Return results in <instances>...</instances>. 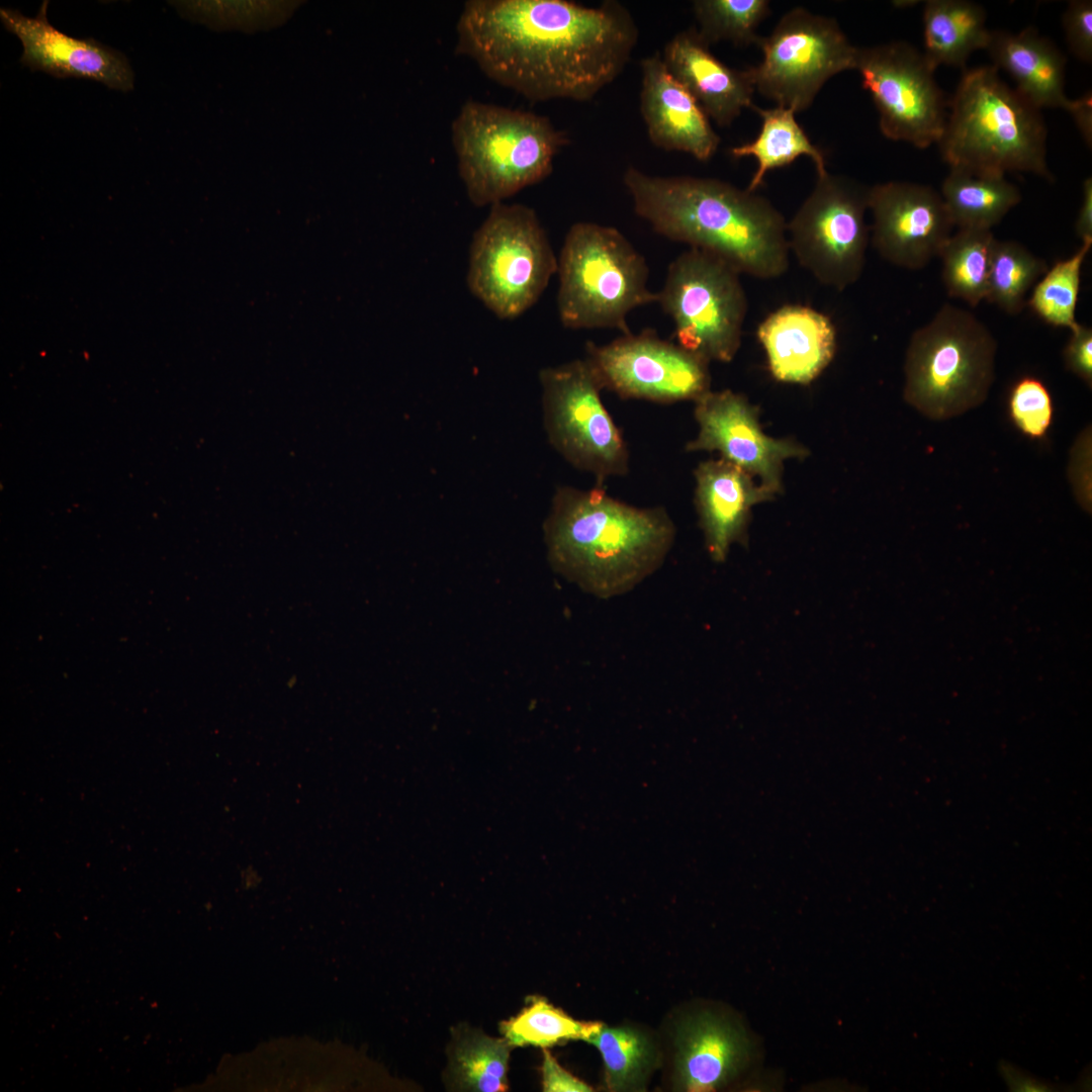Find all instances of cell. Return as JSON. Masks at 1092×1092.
I'll list each match as a JSON object with an SVG mask.
<instances>
[{
	"label": "cell",
	"mask_w": 1092,
	"mask_h": 1092,
	"mask_svg": "<svg viewBox=\"0 0 1092 1092\" xmlns=\"http://www.w3.org/2000/svg\"><path fill=\"white\" fill-rule=\"evenodd\" d=\"M854 70L872 96L887 139L919 149L938 143L947 103L921 52L902 40L857 47Z\"/></svg>",
	"instance_id": "4fadbf2b"
},
{
	"label": "cell",
	"mask_w": 1092,
	"mask_h": 1092,
	"mask_svg": "<svg viewBox=\"0 0 1092 1092\" xmlns=\"http://www.w3.org/2000/svg\"><path fill=\"white\" fill-rule=\"evenodd\" d=\"M543 1090L546 1092H588L593 1088L564 1070L548 1051L542 1064Z\"/></svg>",
	"instance_id": "74e56055"
},
{
	"label": "cell",
	"mask_w": 1092,
	"mask_h": 1092,
	"mask_svg": "<svg viewBox=\"0 0 1092 1092\" xmlns=\"http://www.w3.org/2000/svg\"><path fill=\"white\" fill-rule=\"evenodd\" d=\"M868 194L869 187L826 172L787 223L790 251L823 285L843 290L863 271Z\"/></svg>",
	"instance_id": "7c38bea8"
},
{
	"label": "cell",
	"mask_w": 1092,
	"mask_h": 1092,
	"mask_svg": "<svg viewBox=\"0 0 1092 1092\" xmlns=\"http://www.w3.org/2000/svg\"><path fill=\"white\" fill-rule=\"evenodd\" d=\"M556 273L558 315L568 329H616L629 334V312L657 303V292L647 285L643 256L612 226L587 221L572 224Z\"/></svg>",
	"instance_id": "52a82bcc"
},
{
	"label": "cell",
	"mask_w": 1092,
	"mask_h": 1092,
	"mask_svg": "<svg viewBox=\"0 0 1092 1092\" xmlns=\"http://www.w3.org/2000/svg\"><path fill=\"white\" fill-rule=\"evenodd\" d=\"M1075 232L1083 242L1092 241V178L1087 177L1082 184V202L1075 221Z\"/></svg>",
	"instance_id": "ab89813d"
},
{
	"label": "cell",
	"mask_w": 1092,
	"mask_h": 1092,
	"mask_svg": "<svg viewBox=\"0 0 1092 1092\" xmlns=\"http://www.w3.org/2000/svg\"><path fill=\"white\" fill-rule=\"evenodd\" d=\"M556 272L557 258L534 209L491 205L470 245L471 293L499 318H515L537 302Z\"/></svg>",
	"instance_id": "ba28073f"
},
{
	"label": "cell",
	"mask_w": 1092,
	"mask_h": 1092,
	"mask_svg": "<svg viewBox=\"0 0 1092 1092\" xmlns=\"http://www.w3.org/2000/svg\"><path fill=\"white\" fill-rule=\"evenodd\" d=\"M1048 270L1041 258L1014 241L995 240L991 255L986 300L1008 314H1018L1026 295Z\"/></svg>",
	"instance_id": "83f0119b"
},
{
	"label": "cell",
	"mask_w": 1092,
	"mask_h": 1092,
	"mask_svg": "<svg viewBox=\"0 0 1092 1092\" xmlns=\"http://www.w3.org/2000/svg\"><path fill=\"white\" fill-rule=\"evenodd\" d=\"M584 359L603 389L622 398L673 403L695 401L711 390L710 361L650 329L605 345L587 342Z\"/></svg>",
	"instance_id": "5bb4252c"
},
{
	"label": "cell",
	"mask_w": 1092,
	"mask_h": 1092,
	"mask_svg": "<svg viewBox=\"0 0 1092 1092\" xmlns=\"http://www.w3.org/2000/svg\"><path fill=\"white\" fill-rule=\"evenodd\" d=\"M601 1022L578 1021L543 998H533L517 1016L503 1022L502 1032L511 1046L550 1048L560 1041H589Z\"/></svg>",
	"instance_id": "f546056e"
},
{
	"label": "cell",
	"mask_w": 1092,
	"mask_h": 1092,
	"mask_svg": "<svg viewBox=\"0 0 1092 1092\" xmlns=\"http://www.w3.org/2000/svg\"><path fill=\"white\" fill-rule=\"evenodd\" d=\"M1063 28L1070 52L1086 64L1092 62V1L1073 0L1063 13Z\"/></svg>",
	"instance_id": "e575fe53"
},
{
	"label": "cell",
	"mask_w": 1092,
	"mask_h": 1092,
	"mask_svg": "<svg viewBox=\"0 0 1092 1092\" xmlns=\"http://www.w3.org/2000/svg\"><path fill=\"white\" fill-rule=\"evenodd\" d=\"M543 423L551 446L596 486L629 471V450L601 397L603 387L585 359L539 372Z\"/></svg>",
	"instance_id": "30bf717a"
},
{
	"label": "cell",
	"mask_w": 1092,
	"mask_h": 1092,
	"mask_svg": "<svg viewBox=\"0 0 1092 1092\" xmlns=\"http://www.w3.org/2000/svg\"><path fill=\"white\" fill-rule=\"evenodd\" d=\"M510 1044L505 1039L472 1033L461 1039L453 1054L452 1075L458 1087L479 1092L508 1090Z\"/></svg>",
	"instance_id": "1f68e13d"
},
{
	"label": "cell",
	"mask_w": 1092,
	"mask_h": 1092,
	"mask_svg": "<svg viewBox=\"0 0 1092 1092\" xmlns=\"http://www.w3.org/2000/svg\"><path fill=\"white\" fill-rule=\"evenodd\" d=\"M623 182L634 210L659 235L712 254L740 274L787 272V222L765 197L715 178L652 176L634 166Z\"/></svg>",
	"instance_id": "7a4b0ae2"
},
{
	"label": "cell",
	"mask_w": 1092,
	"mask_h": 1092,
	"mask_svg": "<svg viewBox=\"0 0 1092 1092\" xmlns=\"http://www.w3.org/2000/svg\"><path fill=\"white\" fill-rule=\"evenodd\" d=\"M1066 369L1092 386V329L1079 324L1063 351Z\"/></svg>",
	"instance_id": "8d00e7d4"
},
{
	"label": "cell",
	"mask_w": 1092,
	"mask_h": 1092,
	"mask_svg": "<svg viewBox=\"0 0 1092 1092\" xmlns=\"http://www.w3.org/2000/svg\"><path fill=\"white\" fill-rule=\"evenodd\" d=\"M953 226L991 230L1021 201L1005 176L950 169L939 192Z\"/></svg>",
	"instance_id": "484cf974"
},
{
	"label": "cell",
	"mask_w": 1092,
	"mask_h": 1092,
	"mask_svg": "<svg viewBox=\"0 0 1092 1092\" xmlns=\"http://www.w3.org/2000/svg\"><path fill=\"white\" fill-rule=\"evenodd\" d=\"M641 70L640 111L651 143L710 160L721 139L697 100L668 72L659 53L644 58Z\"/></svg>",
	"instance_id": "ac0fdd59"
},
{
	"label": "cell",
	"mask_w": 1092,
	"mask_h": 1092,
	"mask_svg": "<svg viewBox=\"0 0 1092 1092\" xmlns=\"http://www.w3.org/2000/svg\"><path fill=\"white\" fill-rule=\"evenodd\" d=\"M1072 116L1082 139L1091 149L1092 145V94L1084 93L1077 99H1070L1066 109Z\"/></svg>",
	"instance_id": "f35d334b"
},
{
	"label": "cell",
	"mask_w": 1092,
	"mask_h": 1092,
	"mask_svg": "<svg viewBox=\"0 0 1092 1092\" xmlns=\"http://www.w3.org/2000/svg\"><path fill=\"white\" fill-rule=\"evenodd\" d=\"M750 108L761 118L760 130L753 141L730 149L736 159L753 157L757 162L748 191L755 192L768 171L788 166L801 156L813 161L817 176L827 172L822 151L811 143L794 110L778 105L763 109L752 104Z\"/></svg>",
	"instance_id": "d4e9b609"
},
{
	"label": "cell",
	"mask_w": 1092,
	"mask_h": 1092,
	"mask_svg": "<svg viewBox=\"0 0 1092 1092\" xmlns=\"http://www.w3.org/2000/svg\"><path fill=\"white\" fill-rule=\"evenodd\" d=\"M985 50L992 66L1006 72L1015 89L1034 106L1066 109L1070 101L1065 92L1067 59L1037 29L991 30Z\"/></svg>",
	"instance_id": "7402d4cb"
},
{
	"label": "cell",
	"mask_w": 1092,
	"mask_h": 1092,
	"mask_svg": "<svg viewBox=\"0 0 1092 1092\" xmlns=\"http://www.w3.org/2000/svg\"><path fill=\"white\" fill-rule=\"evenodd\" d=\"M694 415L699 432L687 443V451H717L721 458L759 477L760 484L774 493L782 486L784 460L807 453L792 441L765 435L757 408L732 390L708 391L695 400Z\"/></svg>",
	"instance_id": "2e32d148"
},
{
	"label": "cell",
	"mask_w": 1092,
	"mask_h": 1092,
	"mask_svg": "<svg viewBox=\"0 0 1092 1092\" xmlns=\"http://www.w3.org/2000/svg\"><path fill=\"white\" fill-rule=\"evenodd\" d=\"M1007 416L1013 427L1031 441L1044 440L1055 419V403L1046 384L1033 375H1023L1010 386Z\"/></svg>",
	"instance_id": "836d02e7"
},
{
	"label": "cell",
	"mask_w": 1092,
	"mask_h": 1092,
	"mask_svg": "<svg viewBox=\"0 0 1092 1092\" xmlns=\"http://www.w3.org/2000/svg\"><path fill=\"white\" fill-rule=\"evenodd\" d=\"M768 368L778 381L808 384L829 365L836 351V330L821 311L786 304L758 326Z\"/></svg>",
	"instance_id": "ffe728a7"
},
{
	"label": "cell",
	"mask_w": 1092,
	"mask_h": 1092,
	"mask_svg": "<svg viewBox=\"0 0 1092 1092\" xmlns=\"http://www.w3.org/2000/svg\"><path fill=\"white\" fill-rule=\"evenodd\" d=\"M997 342L975 314L948 303L911 336L904 399L925 417L944 421L982 404L995 378Z\"/></svg>",
	"instance_id": "8992f818"
},
{
	"label": "cell",
	"mask_w": 1092,
	"mask_h": 1092,
	"mask_svg": "<svg viewBox=\"0 0 1092 1092\" xmlns=\"http://www.w3.org/2000/svg\"><path fill=\"white\" fill-rule=\"evenodd\" d=\"M677 1076L680 1089L714 1091L746 1062L749 1044L741 1030L713 1014L688 1019L677 1036Z\"/></svg>",
	"instance_id": "603a6c76"
},
{
	"label": "cell",
	"mask_w": 1092,
	"mask_h": 1092,
	"mask_svg": "<svg viewBox=\"0 0 1092 1092\" xmlns=\"http://www.w3.org/2000/svg\"><path fill=\"white\" fill-rule=\"evenodd\" d=\"M740 273L690 248L669 265L657 303L673 321L677 344L710 362H730L741 345L747 299Z\"/></svg>",
	"instance_id": "9c48e42d"
},
{
	"label": "cell",
	"mask_w": 1092,
	"mask_h": 1092,
	"mask_svg": "<svg viewBox=\"0 0 1092 1092\" xmlns=\"http://www.w3.org/2000/svg\"><path fill=\"white\" fill-rule=\"evenodd\" d=\"M986 11L968 0H928L923 8L925 57L935 71L939 66L966 67L970 56L985 50L990 36Z\"/></svg>",
	"instance_id": "cb8c5ba5"
},
{
	"label": "cell",
	"mask_w": 1092,
	"mask_h": 1092,
	"mask_svg": "<svg viewBox=\"0 0 1092 1092\" xmlns=\"http://www.w3.org/2000/svg\"><path fill=\"white\" fill-rule=\"evenodd\" d=\"M1091 428L1086 427L1075 440L1070 452L1068 477L1079 505L1091 511Z\"/></svg>",
	"instance_id": "d590c367"
},
{
	"label": "cell",
	"mask_w": 1092,
	"mask_h": 1092,
	"mask_svg": "<svg viewBox=\"0 0 1092 1092\" xmlns=\"http://www.w3.org/2000/svg\"><path fill=\"white\" fill-rule=\"evenodd\" d=\"M757 46L762 60L748 68L755 91L796 113L830 78L854 70L857 52L835 19L803 7L786 12Z\"/></svg>",
	"instance_id": "8fae6325"
},
{
	"label": "cell",
	"mask_w": 1092,
	"mask_h": 1092,
	"mask_svg": "<svg viewBox=\"0 0 1092 1092\" xmlns=\"http://www.w3.org/2000/svg\"><path fill=\"white\" fill-rule=\"evenodd\" d=\"M991 230L959 229L943 245L941 279L949 297L977 306L986 299L993 245Z\"/></svg>",
	"instance_id": "4316f807"
},
{
	"label": "cell",
	"mask_w": 1092,
	"mask_h": 1092,
	"mask_svg": "<svg viewBox=\"0 0 1092 1092\" xmlns=\"http://www.w3.org/2000/svg\"><path fill=\"white\" fill-rule=\"evenodd\" d=\"M451 129L460 178L478 207L544 180L568 142L545 116L474 100L462 105Z\"/></svg>",
	"instance_id": "5b68a950"
},
{
	"label": "cell",
	"mask_w": 1092,
	"mask_h": 1092,
	"mask_svg": "<svg viewBox=\"0 0 1092 1092\" xmlns=\"http://www.w3.org/2000/svg\"><path fill=\"white\" fill-rule=\"evenodd\" d=\"M456 52L532 102L587 101L624 70L638 28L617 1L469 0Z\"/></svg>",
	"instance_id": "6da1fadb"
},
{
	"label": "cell",
	"mask_w": 1092,
	"mask_h": 1092,
	"mask_svg": "<svg viewBox=\"0 0 1092 1092\" xmlns=\"http://www.w3.org/2000/svg\"><path fill=\"white\" fill-rule=\"evenodd\" d=\"M693 10L701 39L710 46L728 40L736 46L756 44L758 25L769 14L767 0H697Z\"/></svg>",
	"instance_id": "4dcf8cb0"
},
{
	"label": "cell",
	"mask_w": 1092,
	"mask_h": 1092,
	"mask_svg": "<svg viewBox=\"0 0 1092 1092\" xmlns=\"http://www.w3.org/2000/svg\"><path fill=\"white\" fill-rule=\"evenodd\" d=\"M872 244L889 263L910 270L925 267L954 228L942 198L930 186L889 181L869 187Z\"/></svg>",
	"instance_id": "9a60e30c"
},
{
	"label": "cell",
	"mask_w": 1092,
	"mask_h": 1092,
	"mask_svg": "<svg viewBox=\"0 0 1092 1092\" xmlns=\"http://www.w3.org/2000/svg\"><path fill=\"white\" fill-rule=\"evenodd\" d=\"M48 3L42 2L35 17L0 9L3 25L22 43L20 62L56 78L87 79L111 89L131 90L133 72L125 56L92 37L77 38L58 30L48 20Z\"/></svg>",
	"instance_id": "e0dca14e"
},
{
	"label": "cell",
	"mask_w": 1092,
	"mask_h": 1092,
	"mask_svg": "<svg viewBox=\"0 0 1092 1092\" xmlns=\"http://www.w3.org/2000/svg\"><path fill=\"white\" fill-rule=\"evenodd\" d=\"M600 1051L606 1069V1083L613 1091L639 1085L651 1064L647 1038L628 1027H605L588 1041Z\"/></svg>",
	"instance_id": "d6a6232c"
},
{
	"label": "cell",
	"mask_w": 1092,
	"mask_h": 1092,
	"mask_svg": "<svg viewBox=\"0 0 1092 1092\" xmlns=\"http://www.w3.org/2000/svg\"><path fill=\"white\" fill-rule=\"evenodd\" d=\"M551 568L597 599L623 596L657 571L675 525L662 507L638 508L605 487L558 486L543 524Z\"/></svg>",
	"instance_id": "3957f363"
},
{
	"label": "cell",
	"mask_w": 1092,
	"mask_h": 1092,
	"mask_svg": "<svg viewBox=\"0 0 1092 1092\" xmlns=\"http://www.w3.org/2000/svg\"><path fill=\"white\" fill-rule=\"evenodd\" d=\"M1092 241L1083 242L1075 254L1057 261L1032 287L1026 305L1045 324L1073 331L1079 323L1076 306L1081 285V270Z\"/></svg>",
	"instance_id": "f1b7e54d"
},
{
	"label": "cell",
	"mask_w": 1092,
	"mask_h": 1092,
	"mask_svg": "<svg viewBox=\"0 0 1092 1092\" xmlns=\"http://www.w3.org/2000/svg\"><path fill=\"white\" fill-rule=\"evenodd\" d=\"M668 72L719 126H729L750 108L755 91L748 69L738 70L718 60L695 28L676 33L661 55Z\"/></svg>",
	"instance_id": "44dd1931"
},
{
	"label": "cell",
	"mask_w": 1092,
	"mask_h": 1092,
	"mask_svg": "<svg viewBox=\"0 0 1092 1092\" xmlns=\"http://www.w3.org/2000/svg\"><path fill=\"white\" fill-rule=\"evenodd\" d=\"M937 143L949 169L978 175L1026 172L1054 180L1041 109L992 65L964 69Z\"/></svg>",
	"instance_id": "277c9868"
},
{
	"label": "cell",
	"mask_w": 1092,
	"mask_h": 1092,
	"mask_svg": "<svg viewBox=\"0 0 1092 1092\" xmlns=\"http://www.w3.org/2000/svg\"><path fill=\"white\" fill-rule=\"evenodd\" d=\"M694 475L695 506L706 547L714 561L722 562L734 543L745 542L751 508L775 493L723 458L700 463Z\"/></svg>",
	"instance_id": "d6986e66"
}]
</instances>
